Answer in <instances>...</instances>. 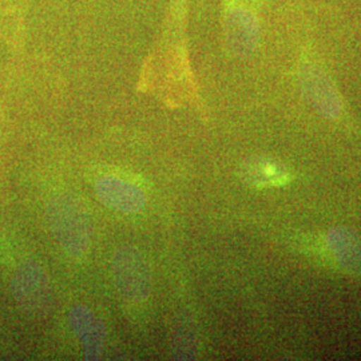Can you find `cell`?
Wrapping results in <instances>:
<instances>
[{
	"label": "cell",
	"instance_id": "7a4b0ae2",
	"mask_svg": "<svg viewBox=\"0 0 361 361\" xmlns=\"http://www.w3.org/2000/svg\"><path fill=\"white\" fill-rule=\"evenodd\" d=\"M256 177V182L265 183V185H276V183H285L289 180V171L274 162H261L253 169V178Z\"/></svg>",
	"mask_w": 361,
	"mask_h": 361
},
{
	"label": "cell",
	"instance_id": "6da1fadb",
	"mask_svg": "<svg viewBox=\"0 0 361 361\" xmlns=\"http://www.w3.org/2000/svg\"><path fill=\"white\" fill-rule=\"evenodd\" d=\"M328 252L344 271L361 276V241L345 229H334L326 237Z\"/></svg>",
	"mask_w": 361,
	"mask_h": 361
}]
</instances>
